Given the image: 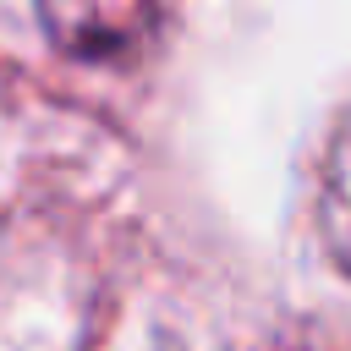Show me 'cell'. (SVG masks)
Returning a JSON list of instances; mask_svg holds the SVG:
<instances>
[{
	"instance_id": "obj_1",
	"label": "cell",
	"mask_w": 351,
	"mask_h": 351,
	"mask_svg": "<svg viewBox=\"0 0 351 351\" xmlns=\"http://www.w3.org/2000/svg\"><path fill=\"white\" fill-rule=\"evenodd\" d=\"M44 33L77 60H110L143 44L154 27V0H38Z\"/></svg>"
},
{
	"instance_id": "obj_2",
	"label": "cell",
	"mask_w": 351,
	"mask_h": 351,
	"mask_svg": "<svg viewBox=\"0 0 351 351\" xmlns=\"http://www.w3.org/2000/svg\"><path fill=\"white\" fill-rule=\"evenodd\" d=\"M318 236L329 247V258L351 274V110L340 115L329 154H324V176H318Z\"/></svg>"
}]
</instances>
